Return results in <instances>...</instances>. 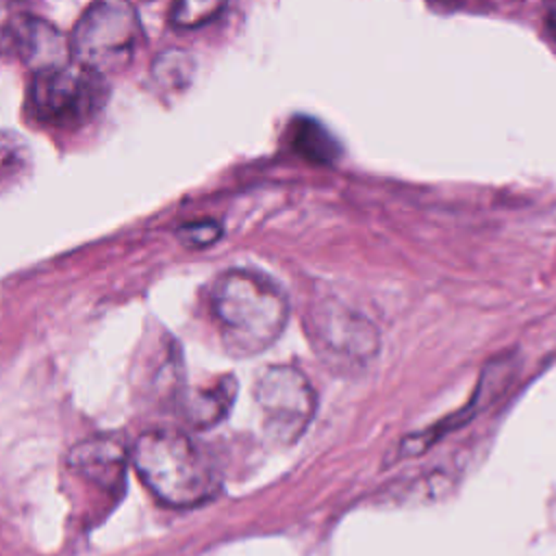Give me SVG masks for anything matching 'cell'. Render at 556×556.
I'll return each instance as SVG.
<instances>
[{"label":"cell","instance_id":"6da1fadb","mask_svg":"<svg viewBox=\"0 0 556 556\" xmlns=\"http://www.w3.org/2000/svg\"><path fill=\"white\" fill-rule=\"evenodd\" d=\"M211 311L224 348L237 358L265 352L282 334L289 319L282 291L261 274L245 269H230L213 282Z\"/></svg>","mask_w":556,"mask_h":556},{"label":"cell","instance_id":"7a4b0ae2","mask_svg":"<svg viewBox=\"0 0 556 556\" xmlns=\"http://www.w3.org/2000/svg\"><path fill=\"white\" fill-rule=\"evenodd\" d=\"M130 460L146 489L165 506H198L219 489V476L208 454L174 428H154L139 434Z\"/></svg>","mask_w":556,"mask_h":556},{"label":"cell","instance_id":"3957f363","mask_svg":"<svg viewBox=\"0 0 556 556\" xmlns=\"http://www.w3.org/2000/svg\"><path fill=\"white\" fill-rule=\"evenodd\" d=\"M106 96L104 74L72 59L35 72L28 87V106L39 124L78 128L100 113Z\"/></svg>","mask_w":556,"mask_h":556},{"label":"cell","instance_id":"277c9868","mask_svg":"<svg viewBox=\"0 0 556 556\" xmlns=\"http://www.w3.org/2000/svg\"><path fill=\"white\" fill-rule=\"evenodd\" d=\"M72 59L100 72L126 67L141 41L135 9L122 0H96L76 20L70 33Z\"/></svg>","mask_w":556,"mask_h":556},{"label":"cell","instance_id":"5b68a950","mask_svg":"<svg viewBox=\"0 0 556 556\" xmlns=\"http://www.w3.org/2000/svg\"><path fill=\"white\" fill-rule=\"evenodd\" d=\"M254 402L269 439L291 445L308 428L317 395L311 380L293 365H267L254 380Z\"/></svg>","mask_w":556,"mask_h":556},{"label":"cell","instance_id":"8992f818","mask_svg":"<svg viewBox=\"0 0 556 556\" xmlns=\"http://www.w3.org/2000/svg\"><path fill=\"white\" fill-rule=\"evenodd\" d=\"M306 332L319 358L334 367H358L378 352L376 326L341 302L319 300L311 304Z\"/></svg>","mask_w":556,"mask_h":556},{"label":"cell","instance_id":"52a82bcc","mask_svg":"<svg viewBox=\"0 0 556 556\" xmlns=\"http://www.w3.org/2000/svg\"><path fill=\"white\" fill-rule=\"evenodd\" d=\"M128 460L130 452L117 437L111 434L83 439L67 452V467L83 480L104 491H115L122 486Z\"/></svg>","mask_w":556,"mask_h":556},{"label":"cell","instance_id":"ba28073f","mask_svg":"<svg viewBox=\"0 0 556 556\" xmlns=\"http://www.w3.org/2000/svg\"><path fill=\"white\" fill-rule=\"evenodd\" d=\"M237 395V380L230 376L215 382L211 389H200L189 393L185 402V417L195 428H211L222 421Z\"/></svg>","mask_w":556,"mask_h":556},{"label":"cell","instance_id":"9c48e42d","mask_svg":"<svg viewBox=\"0 0 556 556\" xmlns=\"http://www.w3.org/2000/svg\"><path fill=\"white\" fill-rule=\"evenodd\" d=\"M289 143L302 159L313 163H332L339 156L337 139L315 119H295L289 132Z\"/></svg>","mask_w":556,"mask_h":556},{"label":"cell","instance_id":"30bf717a","mask_svg":"<svg viewBox=\"0 0 556 556\" xmlns=\"http://www.w3.org/2000/svg\"><path fill=\"white\" fill-rule=\"evenodd\" d=\"M33 17L22 0H0V54L15 56Z\"/></svg>","mask_w":556,"mask_h":556},{"label":"cell","instance_id":"8fae6325","mask_svg":"<svg viewBox=\"0 0 556 556\" xmlns=\"http://www.w3.org/2000/svg\"><path fill=\"white\" fill-rule=\"evenodd\" d=\"M152 76L167 89H185L193 76V59L185 50H165L154 59Z\"/></svg>","mask_w":556,"mask_h":556},{"label":"cell","instance_id":"7c38bea8","mask_svg":"<svg viewBox=\"0 0 556 556\" xmlns=\"http://www.w3.org/2000/svg\"><path fill=\"white\" fill-rule=\"evenodd\" d=\"M228 0H174L169 22L176 28H198L213 22Z\"/></svg>","mask_w":556,"mask_h":556},{"label":"cell","instance_id":"4fadbf2b","mask_svg":"<svg viewBox=\"0 0 556 556\" xmlns=\"http://www.w3.org/2000/svg\"><path fill=\"white\" fill-rule=\"evenodd\" d=\"M28 163L30 150L26 141L17 132L0 128V185L24 174Z\"/></svg>","mask_w":556,"mask_h":556},{"label":"cell","instance_id":"5bb4252c","mask_svg":"<svg viewBox=\"0 0 556 556\" xmlns=\"http://www.w3.org/2000/svg\"><path fill=\"white\" fill-rule=\"evenodd\" d=\"M176 235H178L180 243L187 248H206L222 237V226L213 219H200V222L180 226Z\"/></svg>","mask_w":556,"mask_h":556},{"label":"cell","instance_id":"9a60e30c","mask_svg":"<svg viewBox=\"0 0 556 556\" xmlns=\"http://www.w3.org/2000/svg\"><path fill=\"white\" fill-rule=\"evenodd\" d=\"M543 24H545V33H547V37L556 43V4H552V7L545 11Z\"/></svg>","mask_w":556,"mask_h":556},{"label":"cell","instance_id":"2e32d148","mask_svg":"<svg viewBox=\"0 0 556 556\" xmlns=\"http://www.w3.org/2000/svg\"><path fill=\"white\" fill-rule=\"evenodd\" d=\"M437 2H443V4H458V2H463V0H437Z\"/></svg>","mask_w":556,"mask_h":556}]
</instances>
